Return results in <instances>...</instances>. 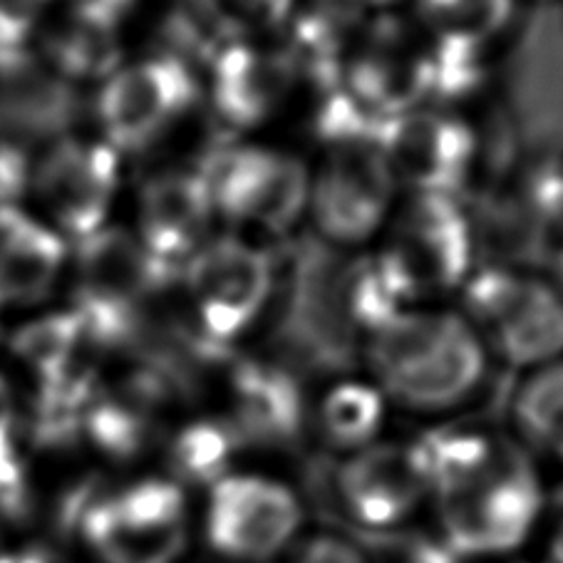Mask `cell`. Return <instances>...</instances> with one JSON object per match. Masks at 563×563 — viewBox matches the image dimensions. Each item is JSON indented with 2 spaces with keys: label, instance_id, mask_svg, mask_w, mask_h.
Returning <instances> with one entry per match:
<instances>
[{
  "label": "cell",
  "instance_id": "obj_1",
  "mask_svg": "<svg viewBox=\"0 0 563 563\" xmlns=\"http://www.w3.org/2000/svg\"><path fill=\"white\" fill-rule=\"evenodd\" d=\"M363 343L365 375L390 407L446 417L472 405L492 375V355L467 316L442 303L410 306Z\"/></svg>",
  "mask_w": 563,
  "mask_h": 563
},
{
  "label": "cell",
  "instance_id": "obj_2",
  "mask_svg": "<svg viewBox=\"0 0 563 563\" xmlns=\"http://www.w3.org/2000/svg\"><path fill=\"white\" fill-rule=\"evenodd\" d=\"M55 523L90 563H181L194 541L189 492L164 472L80 484L57 504Z\"/></svg>",
  "mask_w": 563,
  "mask_h": 563
},
{
  "label": "cell",
  "instance_id": "obj_3",
  "mask_svg": "<svg viewBox=\"0 0 563 563\" xmlns=\"http://www.w3.org/2000/svg\"><path fill=\"white\" fill-rule=\"evenodd\" d=\"M547 482L527 450L504 434L492 457L434 494L437 537L467 561L521 551L541 527Z\"/></svg>",
  "mask_w": 563,
  "mask_h": 563
},
{
  "label": "cell",
  "instance_id": "obj_4",
  "mask_svg": "<svg viewBox=\"0 0 563 563\" xmlns=\"http://www.w3.org/2000/svg\"><path fill=\"white\" fill-rule=\"evenodd\" d=\"M373 256L410 306L442 303L477 268V229L457 197L405 194Z\"/></svg>",
  "mask_w": 563,
  "mask_h": 563
},
{
  "label": "cell",
  "instance_id": "obj_5",
  "mask_svg": "<svg viewBox=\"0 0 563 563\" xmlns=\"http://www.w3.org/2000/svg\"><path fill=\"white\" fill-rule=\"evenodd\" d=\"M187 325L207 347H231L268 313L276 264L268 249L234 231H217L179 271Z\"/></svg>",
  "mask_w": 563,
  "mask_h": 563
},
{
  "label": "cell",
  "instance_id": "obj_6",
  "mask_svg": "<svg viewBox=\"0 0 563 563\" xmlns=\"http://www.w3.org/2000/svg\"><path fill=\"white\" fill-rule=\"evenodd\" d=\"M217 221L234 234L284 239L306 223L310 164L298 152L239 140L201 164Z\"/></svg>",
  "mask_w": 563,
  "mask_h": 563
},
{
  "label": "cell",
  "instance_id": "obj_7",
  "mask_svg": "<svg viewBox=\"0 0 563 563\" xmlns=\"http://www.w3.org/2000/svg\"><path fill=\"white\" fill-rule=\"evenodd\" d=\"M460 296L492 361L527 373L563 357V296L549 276L477 266Z\"/></svg>",
  "mask_w": 563,
  "mask_h": 563
},
{
  "label": "cell",
  "instance_id": "obj_8",
  "mask_svg": "<svg viewBox=\"0 0 563 563\" xmlns=\"http://www.w3.org/2000/svg\"><path fill=\"white\" fill-rule=\"evenodd\" d=\"M201 102V75L187 57L167 51L122 60L97 82V134L122 157L142 154L179 130Z\"/></svg>",
  "mask_w": 563,
  "mask_h": 563
},
{
  "label": "cell",
  "instance_id": "obj_9",
  "mask_svg": "<svg viewBox=\"0 0 563 563\" xmlns=\"http://www.w3.org/2000/svg\"><path fill=\"white\" fill-rule=\"evenodd\" d=\"M303 533L306 504L276 474L239 467L203 492L199 537L221 561H284Z\"/></svg>",
  "mask_w": 563,
  "mask_h": 563
},
{
  "label": "cell",
  "instance_id": "obj_10",
  "mask_svg": "<svg viewBox=\"0 0 563 563\" xmlns=\"http://www.w3.org/2000/svg\"><path fill=\"white\" fill-rule=\"evenodd\" d=\"M400 191L380 140L328 144L310 167L306 221L328 246L371 249L390 221Z\"/></svg>",
  "mask_w": 563,
  "mask_h": 563
},
{
  "label": "cell",
  "instance_id": "obj_11",
  "mask_svg": "<svg viewBox=\"0 0 563 563\" xmlns=\"http://www.w3.org/2000/svg\"><path fill=\"white\" fill-rule=\"evenodd\" d=\"M122 159L95 134H60L31 164V211L70 246L95 236L112 223L124 181Z\"/></svg>",
  "mask_w": 563,
  "mask_h": 563
},
{
  "label": "cell",
  "instance_id": "obj_12",
  "mask_svg": "<svg viewBox=\"0 0 563 563\" xmlns=\"http://www.w3.org/2000/svg\"><path fill=\"white\" fill-rule=\"evenodd\" d=\"M67 276H73V313L97 347L122 341L137 325L147 298L167 280L164 271L130 231L104 227L70 246Z\"/></svg>",
  "mask_w": 563,
  "mask_h": 563
},
{
  "label": "cell",
  "instance_id": "obj_13",
  "mask_svg": "<svg viewBox=\"0 0 563 563\" xmlns=\"http://www.w3.org/2000/svg\"><path fill=\"white\" fill-rule=\"evenodd\" d=\"M335 507L357 529L393 533L430 507V482L417 440L383 437L338 460L330 479Z\"/></svg>",
  "mask_w": 563,
  "mask_h": 563
},
{
  "label": "cell",
  "instance_id": "obj_14",
  "mask_svg": "<svg viewBox=\"0 0 563 563\" xmlns=\"http://www.w3.org/2000/svg\"><path fill=\"white\" fill-rule=\"evenodd\" d=\"M380 147L407 194L457 197L477 177L484 157L479 132L464 114L422 104L393 120Z\"/></svg>",
  "mask_w": 563,
  "mask_h": 563
},
{
  "label": "cell",
  "instance_id": "obj_15",
  "mask_svg": "<svg viewBox=\"0 0 563 563\" xmlns=\"http://www.w3.org/2000/svg\"><path fill=\"white\" fill-rule=\"evenodd\" d=\"M300 70L274 41H227L213 47L201 75V100L223 128L249 134L266 128L290 102Z\"/></svg>",
  "mask_w": 563,
  "mask_h": 563
},
{
  "label": "cell",
  "instance_id": "obj_16",
  "mask_svg": "<svg viewBox=\"0 0 563 563\" xmlns=\"http://www.w3.org/2000/svg\"><path fill=\"white\" fill-rule=\"evenodd\" d=\"M219 221L201 167L152 172L134 194L130 231L164 271H179L217 234Z\"/></svg>",
  "mask_w": 563,
  "mask_h": 563
},
{
  "label": "cell",
  "instance_id": "obj_17",
  "mask_svg": "<svg viewBox=\"0 0 563 563\" xmlns=\"http://www.w3.org/2000/svg\"><path fill=\"white\" fill-rule=\"evenodd\" d=\"M246 450L288 446L308 430V400L294 373L286 367L249 361L234 365L229 375V412Z\"/></svg>",
  "mask_w": 563,
  "mask_h": 563
},
{
  "label": "cell",
  "instance_id": "obj_18",
  "mask_svg": "<svg viewBox=\"0 0 563 563\" xmlns=\"http://www.w3.org/2000/svg\"><path fill=\"white\" fill-rule=\"evenodd\" d=\"M70 244L31 209H0V308H33L67 276Z\"/></svg>",
  "mask_w": 563,
  "mask_h": 563
},
{
  "label": "cell",
  "instance_id": "obj_19",
  "mask_svg": "<svg viewBox=\"0 0 563 563\" xmlns=\"http://www.w3.org/2000/svg\"><path fill=\"white\" fill-rule=\"evenodd\" d=\"M390 412V402L371 377H338L308 402V430L343 460L383 440Z\"/></svg>",
  "mask_w": 563,
  "mask_h": 563
},
{
  "label": "cell",
  "instance_id": "obj_20",
  "mask_svg": "<svg viewBox=\"0 0 563 563\" xmlns=\"http://www.w3.org/2000/svg\"><path fill=\"white\" fill-rule=\"evenodd\" d=\"M517 8L519 0H415V27L437 51L489 57Z\"/></svg>",
  "mask_w": 563,
  "mask_h": 563
},
{
  "label": "cell",
  "instance_id": "obj_21",
  "mask_svg": "<svg viewBox=\"0 0 563 563\" xmlns=\"http://www.w3.org/2000/svg\"><path fill=\"white\" fill-rule=\"evenodd\" d=\"M246 444L223 415H201L174 427L164 442V474L187 492H207L211 484L241 467Z\"/></svg>",
  "mask_w": 563,
  "mask_h": 563
},
{
  "label": "cell",
  "instance_id": "obj_22",
  "mask_svg": "<svg viewBox=\"0 0 563 563\" xmlns=\"http://www.w3.org/2000/svg\"><path fill=\"white\" fill-rule=\"evenodd\" d=\"M511 440L531 460L563 470V357L519 375L509 397Z\"/></svg>",
  "mask_w": 563,
  "mask_h": 563
},
{
  "label": "cell",
  "instance_id": "obj_23",
  "mask_svg": "<svg viewBox=\"0 0 563 563\" xmlns=\"http://www.w3.org/2000/svg\"><path fill=\"white\" fill-rule=\"evenodd\" d=\"M150 397L152 393L132 390V385L122 393L95 390L82 412L80 437L95 454L112 464L142 460L157 434V412L147 407Z\"/></svg>",
  "mask_w": 563,
  "mask_h": 563
},
{
  "label": "cell",
  "instance_id": "obj_24",
  "mask_svg": "<svg viewBox=\"0 0 563 563\" xmlns=\"http://www.w3.org/2000/svg\"><path fill=\"white\" fill-rule=\"evenodd\" d=\"M43 53L51 73L65 82H102L124 60L120 33L77 21L70 13L47 33Z\"/></svg>",
  "mask_w": 563,
  "mask_h": 563
},
{
  "label": "cell",
  "instance_id": "obj_25",
  "mask_svg": "<svg viewBox=\"0 0 563 563\" xmlns=\"http://www.w3.org/2000/svg\"><path fill=\"white\" fill-rule=\"evenodd\" d=\"M191 13L227 41H274L294 21L300 0H189Z\"/></svg>",
  "mask_w": 563,
  "mask_h": 563
},
{
  "label": "cell",
  "instance_id": "obj_26",
  "mask_svg": "<svg viewBox=\"0 0 563 563\" xmlns=\"http://www.w3.org/2000/svg\"><path fill=\"white\" fill-rule=\"evenodd\" d=\"M280 563H375L363 543L335 529L303 533Z\"/></svg>",
  "mask_w": 563,
  "mask_h": 563
},
{
  "label": "cell",
  "instance_id": "obj_27",
  "mask_svg": "<svg viewBox=\"0 0 563 563\" xmlns=\"http://www.w3.org/2000/svg\"><path fill=\"white\" fill-rule=\"evenodd\" d=\"M31 164L33 159H27L23 150L0 140V209L21 207L31 181Z\"/></svg>",
  "mask_w": 563,
  "mask_h": 563
},
{
  "label": "cell",
  "instance_id": "obj_28",
  "mask_svg": "<svg viewBox=\"0 0 563 563\" xmlns=\"http://www.w3.org/2000/svg\"><path fill=\"white\" fill-rule=\"evenodd\" d=\"M140 0H67V11L77 21H85L104 31L120 33L122 23L137 11Z\"/></svg>",
  "mask_w": 563,
  "mask_h": 563
},
{
  "label": "cell",
  "instance_id": "obj_29",
  "mask_svg": "<svg viewBox=\"0 0 563 563\" xmlns=\"http://www.w3.org/2000/svg\"><path fill=\"white\" fill-rule=\"evenodd\" d=\"M393 563H472L452 551L440 537H415L395 549Z\"/></svg>",
  "mask_w": 563,
  "mask_h": 563
},
{
  "label": "cell",
  "instance_id": "obj_30",
  "mask_svg": "<svg viewBox=\"0 0 563 563\" xmlns=\"http://www.w3.org/2000/svg\"><path fill=\"white\" fill-rule=\"evenodd\" d=\"M53 0H0V21L35 33L37 18L51 8Z\"/></svg>",
  "mask_w": 563,
  "mask_h": 563
},
{
  "label": "cell",
  "instance_id": "obj_31",
  "mask_svg": "<svg viewBox=\"0 0 563 563\" xmlns=\"http://www.w3.org/2000/svg\"><path fill=\"white\" fill-rule=\"evenodd\" d=\"M18 422H21V410H18L15 387L5 373H0V446L15 440Z\"/></svg>",
  "mask_w": 563,
  "mask_h": 563
},
{
  "label": "cell",
  "instance_id": "obj_32",
  "mask_svg": "<svg viewBox=\"0 0 563 563\" xmlns=\"http://www.w3.org/2000/svg\"><path fill=\"white\" fill-rule=\"evenodd\" d=\"M11 563H70L65 551L51 547V543H23L15 547Z\"/></svg>",
  "mask_w": 563,
  "mask_h": 563
},
{
  "label": "cell",
  "instance_id": "obj_33",
  "mask_svg": "<svg viewBox=\"0 0 563 563\" xmlns=\"http://www.w3.org/2000/svg\"><path fill=\"white\" fill-rule=\"evenodd\" d=\"M547 563H563V514L553 523L547 539Z\"/></svg>",
  "mask_w": 563,
  "mask_h": 563
},
{
  "label": "cell",
  "instance_id": "obj_34",
  "mask_svg": "<svg viewBox=\"0 0 563 563\" xmlns=\"http://www.w3.org/2000/svg\"><path fill=\"white\" fill-rule=\"evenodd\" d=\"M549 280L559 288V294L563 296V231L556 239V244L551 249V271H549Z\"/></svg>",
  "mask_w": 563,
  "mask_h": 563
},
{
  "label": "cell",
  "instance_id": "obj_35",
  "mask_svg": "<svg viewBox=\"0 0 563 563\" xmlns=\"http://www.w3.org/2000/svg\"><path fill=\"white\" fill-rule=\"evenodd\" d=\"M13 553H15V547L11 541V531H5L3 527H0V563H11Z\"/></svg>",
  "mask_w": 563,
  "mask_h": 563
},
{
  "label": "cell",
  "instance_id": "obj_36",
  "mask_svg": "<svg viewBox=\"0 0 563 563\" xmlns=\"http://www.w3.org/2000/svg\"><path fill=\"white\" fill-rule=\"evenodd\" d=\"M353 3L361 8H373V11H387V8L397 5L400 0H353Z\"/></svg>",
  "mask_w": 563,
  "mask_h": 563
},
{
  "label": "cell",
  "instance_id": "obj_37",
  "mask_svg": "<svg viewBox=\"0 0 563 563\" xmlns=\"http://www.w3.org/2000/svg\"><path fill=\"white\" fill-rule=\"evenodd\" d=\"M539 3H549V0H539Z\"/></svg>",
  "mask_w": 563,
  "mask_h": 563
}]
</instances>
